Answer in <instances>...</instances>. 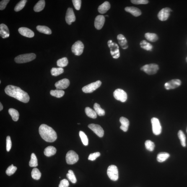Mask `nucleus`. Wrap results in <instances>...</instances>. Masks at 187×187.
I'll return each instance as SVG.
<instances>
[{"mask_svg": "<svg viewBox=\"0 0 187 187\" xmlns=\"http://www.w3.org/2000/svg\"><path fill=\"white\" fill-rule=\"evenodd\" d=\"M94 108L97 114L99 116H104L105 114V111L100 106L99 104L97 103L94 104Z\"/></svg>", "mask_w": 187, "mask_h": 187, "instance_id": "33", "label": "nucleus"}, {"mask_svg": "<svg viewBox=\"0 0 187 187\" xmlns=\"http://www.w3.org/2000/svg\"><path fill=\"white\" fill-rule=\"evenodd\" d=\"M41 174L39 170L37 168H34L31 172L32 178L36 180H39L41 177Z\"/></svg>", "mask_w": 187, "mask_h": 187, "instance_id": "37", "label": "nucleus"}, {"mask_svg": "<svg viewBox=\"0 0 187 187\" xmlns=\"http://www.w3.org/2000/svg\"><path fill=\"white\" fill-rule=\"evenodd\" d=\"M67 177L68 179L73 183H75L77 182V179L73 171L69 170L68 173L67 174Z\"/></svg>", "mask_w": 187, "mask_h": 187, "instance_id": "40", "label": "nucleus"}, {"mask_svg": "<svg viewBox=\"0 0 187 187\" xmlns=\"http://www.w3.org/2000/svg\"><path fill=\"white\" fill-rule=\"evenodd\" d=\"M50 93L52 96L59 98L64 95L65 92L61 89H56L55 90H51Z\"/></svg>", "mask_w": 187, "mask_h": 187, "instance_id": "32", "label": "nucleus"}, {"mask_svg": "<svg viewBox=\"0 0 187 187\" xmlns=\"http://www.w3.org/2000/svg\"><path fill=\"white\" fill-rule=\"evenodd\" d=\"M37 29L41 33L48 35H51L52 33L51 30L47 26L38 25L37 27Z\"/></svg>", "mask_w": 187, "mask_h": 187, "instance_id": "26", "label": "nucleus"}, {"mask_svg": "<svg viewBox=\"0 0 187 187\" xmlns=\"http://www.w3.org/2000/svg\"><path fill=\"white\" fill-rule=\"evenodd\" d=\"M108 45L110 50V53L113 57L114 59H118L120 56L119 47L116 43L112 42V40H109Z\"/></svg>", "mask_w": 187, "mask_h": 187, "instance_id": "5", "label": "nucleus"}, {"mask_svg": "<svg viewBox=\"0 0 187 187\" xmlns=\"http://www.w3.org/2000/svg\"><path fill=\"white\" fill-rule=\"evenodd\" d=\"M9 1V0H3L1 1L0 2V10H3L5 9Z\"/></svg>", "mask_w": 187, "mask_h": 187, "instance_id": "48", "label": "nucleus"}, {"mask_svg": "<svg viewBox=\"0 0 187 187\" xmlns=\"http://www.w3.org/2000/svg\"><path fill=\"white\" fill-rule=\"evenodd\" d=\"M186 62H187V57L186 58Z\"/></svg>", "mask_w": 187, "mask_h": 187, "instance_id": "52", "label": "nucleus"}, {"mask_svg": "<svg viewBox=\"0 0 187 187\" xmlns=\"http://www.w3.org/2000/svg\"><path fill=\"white\" fill-rule=\"evenodd\" d=\"M45 6V1L44 0L39 1L34 7V10L35 12H40L43 10Z\"/></svg>", "mask_w": 187, "mask_h": 187, "instance_id": "25", "label": "nucleus"}, {"mask_svg": "<svg viewBox=\"0 0 187 187\" xmlns=\"http://www.w3.org/2000/svg\"><path fill=\"white\" fill-rule=\"evenodd\" d=\"M100 156V153L99 152H96L94 153L90 154L89 156L88 159L89 160L94 161L95 160L97 157H99Z\"/></svg>", "mask_w": 187, "mask_h": 187, "instance_id": "46", "label": "nucleus"}, {"mask_svg": "<svg viewBox=\"0 0 187 187\" xmlns=\"http://www.w3.org/2000/svg\"><path fill=\"white\" fill-rule=\"evenodd\" d=\"M153 132L156 135H159L162 132V128L158 119L153 118L151 119Z\"/></svg>", "mask_w": 187, "mask_h": 187, "instance_id": "10", "label": "nucleus"}, {"mask_svg": "<svg viewBox=\"0 0 187 187\" xmlns=\"http://www.w3.org/2000/svg\"><path fill=\"white\" fill-rule=\"evenodd\" d=\"M39 133L42 139L47 142H54L57 138L56 131L46 124L41 125L39 128Z\"/></svg>", "mask_w": 187, "mask_h": 187, "instance_id": "2", "label": "nucleus"}, {"mask_svg": "<svg viewBox=\"0 0 187 187\" xmlns=\"http://www.w3.org/2000/svg\"><path fill=\"white\" fill-rule=\"evenodd\" d=\"M79 156L73 150L69 151L66 154V161L68 164L72 165L78 162Z\"/></svg>", "mask_w": 187, "mask_h": 187, "instance_id": "8", "label": "nucleus"}, {"mask_svg": "<svg viewBox=\"0 0 187 187\" xmlns=\"http://www.w3.org/2000/svg\"><path fill=\"white\" fill-rule=\"evenodd\" d=\"M86 114L88 116L92 118H96L97 117V114L95 110L89 107H87L85 109Z\"/></svg>", "mask_w": 187, "mask_h": 187, "instance_id": "30", "label": "nucleus"}, {"mask_svg": "<svg viewBox=\"0 0 187 187\" xmlns=\"http://www.w3.org/2000/svg\"><path fill=\"white\" fill-rule=\"evenodd\" d=\"M120 121L121 124L120 127V129L124 132L127 131L129 126V120L125 117H121L120 118Z\"/></svg>", "mask_w": 187, "mask_h": 187, "instance_id": "22", "label": "nucleus"}, {"mask_svg": "<svg viewBox=\"0 0 187 187\" xmlns=\"http://www.w3.org/2000/svg\"><path fill=\"white\" fill-rule=\"evenodd\" d=\"M117 39H118L119 44L122 48L124 49H126L128 48V45L127 41L124 35L122 34L118 35L117 36Z\"/></svg>", "mask_w": 187, "mask_h": 187, "instance_id": "20", "label": "nucleus"}, {"mask_svg": "<svg viewBox=\"0 0 187 187\" xmlns=\"http://www.w3.org/2000/svg\"><path fill=\"white\" fill-rule=\"evenodd\" d=\"M181 84V81L178 79H172L167 82L164 85L166 89L170 90L171 89H174L178 87Z\"/></svg>", "mask_w": 187, "mask_h": 187, "instance_id": "13", "label": "nucleus"}, {"mask_svg": "<svg viewBox=\"0 0 187 187\" xmlns=\"http://www.w3.org/2000/svg\"><path fill=\"white\" fill-rule=\"evenodd\" d=\"M19 33L24 36L31 38L34 37L35 33L33 31L27 27H21L19 29Z\"/></svg>", "mask_w": 187, "mask_h": 187, "instance_id": "18", "label": "nucleus"}, {"mask_svg": "<svg viewBox=\"0 0 187 187\" xmlns=\"http://www.w3.org/2000/svg\"><path fill=\"white\" fill-rule=\"evenodd\" d=\"M9 113L13 121H17L19 120V113L17 110L13 108H10L9 110Z\"/></svg>", "mask_w": 187, "mask_h": 187, "instance_id": "28", "label": "nucleus"}, {"mask_svg": "<svg viewBox=\"0 0 187 187\" xmlns=\"http://www.w3.org/2000/svg\"><path fill=\"white\" fill-rule=\"evenodd\" d=\"M79 135L80 137L81 140L83 144L85 146H87L89 144V139L87 136L85 134L84 132L82 131H80L79 132Z\"/></svg>", "mask_w": 187, "mask_h": 187, "instance_id": "39", "label": "nucleus"}, {"mask_svg": "<svg viewBox=\"0 0 187 187\" xmlns=\"http://www.w3.org/2000/svg\"><path fill=\"white\" fill-rule=\"evenodd\" d=\"M29 164V166L31 167H35L38 165L36 156L33 153L31 155V158Z\"/></svg>", "mask_w": 187, "mask_h": 187, "instance_id": "38", "label": "nucleus"}, {"mask_svg": "<svg viewBox=\"0 0 187 187\" xmlns=\"http://www.w3.org/2000/svg\"><path fill=\"white\" fill-rule=\"evenodd\" d=\"M105 17H108V15H106V16H105Z\"/></svg>", "mask_w": 187, "mask_h": 187, "instance_id": "51", "label": "nucleus"}, {"mask_svg": "<svg viewBox=\"0 0 187 187\" xmlns=\"http://www.w3.org/2000/svg\"><path fill=\"white\" fill-rule=\"evenodd\" d=\"M88 127L99 137L101 138L103 136L104 131L103 128L100 125L91 124L89 125Z\"/></svg>", "mask_w": 187, "mask_h": 187, "instance_id": "14", "label": "nucleus"}, {"mask_svg": "<svg viewBox=\"0 0 187 187\" xmlns=\"http://www.w3.org/2000/svg\"><path fill=\"white\" fill-rule=\"evenodd\" d=\"M12 146V143L10 136H8L6 138V150L7 152H9Z\"/></svg>", "mask_w": 187, "mask_h": 187, "instance_id": "45", "label": "nucleus"}, {"mask_svg": "<svg viewBox=\"0 0 187 187\" xmlns=\"http://www.w3.org/2000/svg\"><path fill=\"white\" fill-rule=\"evenodd\" d=\"M64 72V70L62 68H53L51 69V73L52 75L57 76L61 75Z\"/></svg>", "mask_w": 187, "mask_h": 187, "instance_id": "35", "label": "nucleus"}, {"mask_svg": "<svg viewBox=\"0 0 187 187\" xmlns=\"http://www.w3.org/2000/svg\"><path fill=\"white\" fill-rule=\"evenodd\" d=\"M0 35L3 39L7 38L9 36V28L5 24H1L0 25Z\"/></svg>", "mask_w": 187, "mask_h": 187, "instance_id": "19", "label": "nucleus"}, {"mask_svg": "<svg viewBox=\"0 0 187 187\" xmlns=\"http://www.w3.org/2000/svg\"><path fill=\"white\" fill-rule=\"evenodd\" d=\"M72 2L75 9L77 10H79L81 9L82 1L81 0H73Z\"/></svg>", "mask_w": 187, "mask_h": 187, "instance_id": "44", "label": "nucleus"}, {"mask_svg": "<svg viewBox=\"0 0 187 187\" xmlns=\"http://www.w3.org/2000/svg\"><path fill=\"white\" fill-rule=\"evenodd\" d=\"M83 44L80 41L76 42L71 47V50L76 56H79L82 54L84 49Z\"/></svg>", "mask_w": 187, "mask_h": 187, "instance_id": "9", "label": "nucleus"}, {"mask_svg": "<svg viewBox=\"0 0 187 187\" xmlns=\"http://www.w3.org/2000/svg\"><path fill=\"white\" fill-rule=\"evenodd\" d=\"M5 91L7 95L23 103H28L30 100L28 94L19 87L12 85H8L5 89Z\"/></svg>", "mask_w": 187, "mask_h": 187, "instance_id": "1", "label": "nucleus"}, {"mask_svg": "<svg viewBox=\"0 0 187 187\" xmlns=\"http://www.w3.org/2000/svg\"><path fill=\"white\" fill-rule=\"evenodd\" d=\"M170 156V154L166 152H160L157 155V160L159 162H163L166 160Z\"/></svg>", "mask_w": 187, "mask_h": 187, "instance_id": "27", "label": "nucleus"}, {"mask_svg": "<svg viewBox=\"0 0 187 187\" xmlns=\"http://www.w3.org/2000/svg\"><path fill=\"white\" fill-rule=\"evenodd\" d=\"M159 69L158 65L155 63L146 65L141 68V71L149 75H154L157 72Z\"/></svg>", "mask_w": 187, "mask_h": 187, "instance_id": "4", "label": "nucleus"}, {"mask_svg": "<svg viewBox=\"0 0 187 187\" xmlns=\"http://www.w3.org/2000/svg\"><path fill=\"white\" fill-rule=\"evenodd\" d=\"M76 20V17L72 9L69 8L67 11L66 16V21L68 24L71 25L72 22Z\"/></svg>", "mask_w": 187, "mask_h": 187, "instance_id": "15", "label": "nucleus"}, {"mask_svg": "<svg viewBox=\"0 0 187 187\" xmlns=\"http://www.w3.org/2000/svg\"><path fill=\"white\" fill-rule=\"evenodd\" d=\"M114 97L116 100L124 102L127 99V94L124 91L121 89H117L113 93Z\"/></svg>", "mask_w": 187, "mask_h": 187, "instance_id": "11", "label": "nucleus"}, {"mask_svg": "<svg viewBox=\"0 0 187 187\" xmlns=\"http://www.w3.org/2000/svg\"><path fill=\"white\" fill-rule=\"evenodd\" d=\"M125 10L135 17H139L142 14L140 9L134 7H126L125 8Z\"/></svg>", "mask_w": 187, "mask_h": 187, "instance_id": "21", "label": "nucleus"}, {"mask_svg": "<svg viewBox=\"0 0 187 187\" xmlns=\"http://www.w3.org/2000/svg\"><path fill=\"white\" fill-rule=\"evenodd\" d=\"M145 145L146 148L147 150L152 152L154 150L155 145L154 143L150 140H147L145 142Z\"/></svg>", "mask_w": 187, "mask_h": 187, "instance_id": "42", "label": "nucleus"}, {"mask_svg": "<svg viewBox=\"0 0 187 187\" xmlns=\"http://www.w3.org/2000/svg\"><path fill=\"white\" fill-rule=\"evenodd\" d=\"M107 174L109 178L113 181H116L118 178V172L116 166L111 165L109 166L107 170Z\"/></svg>", "mask_w": 187, "mask_h": 187, "instance_id": "6", "label": "nucleus"}, {"mask_svg": "<svg viewBox=\"0 0 187 187\" xmlns=\"http://www.w3.org/2000/svg\"><path fill=\"white\" fill-rule=\"evenodd\" d=\"M101 84L102 82L100 81L92 83L83 87L82 89L83 91L85 93H91L98 88Z\"/></svg>", "mask_w": 187, "mask_h": 187, "instance_id": "7", "label": "nucleus"}, {"mask_svg": "<svg viewBox=\"0 0 187 187\" xmlns=\"http://www.w3.org/2000/svg\"><path fill=\"white\" fill-rule=\"evenodd\" d=\"M36 56L33 53L19 55L15 58V61L18 63L29 62L35 59Z\"/></svg>", "mask_w": 187, "mask_h": 187, "instance_id": "3", "label": "nucleus"}, {"mask_svg": "<svg viewBox=\"0 0 187 187\" xmlns=\"http://www.w3.org/2000/svg\"><path fill=\"white\" fill-rule=\"evenodd\" d=\"M57 150L56 148L52 146H49L45 148L44 150V154L47 157H50L56 154Z\"/></svg>", "mask_w": 187, "mask_h": 187, "instance_id": "24", "label": "nucleus"}, {"mask_svg": "<svg viewBox=\"0 0 187 187\" xmlns=\"http://www.w3.org/2000/svg\"><path fill=\"white\" fill-rule=\"evenodd\" d=\"M68 63V60L66 57L60 59L57 61V65L58 67L61 68L65 67L67 65Z\"/></svg>", "mask_w": 187, "mask_h": 187, "instance_id": "36", "label": "nucleus"}, {"mask_svg": "<svg viewBox=\"0 0 187 187\" xmlns=\"http://www.w3.org/2000/svg\"><path fill=\"white\" fill-rule=\"evenodd\" d=\"M0 110L1 111V110H2L3 108V106L2 104L1 103H0Z\"/></svg>", "mask_w": 187, "mask_h": 187, "instance_id": "50", "label": "nucleus"}, {"mask_svg": "<svg viewBox=\"0 0 187 187\" xmlns=\"http://www.w3.org/2000/svg\"><path fill=\"white\" fill-rule=\"evenodd\" d=\"M17 167L14 166L13 164L10 166L6 170V173L8 175L11 176L15 173L17 170Z\"/></svg>", "mask_w": 187, "mask_h": 187, "instance_id": "43", "label": "nucleus"}, {"mask_svg": "<svg viewBox=\"0 0 187 187\" xmlns=\"http://www.w3.org/2000/svg\"><path fill=\"white\" fill-rule=\"evenodd\" d=\"M110 7V3L108 1H105L99 6L98 9V12L100 14H104L109 10Z\"/></svg>", "mask_w": 187, "mask_h": 187, "instance_id": "23", "label": "nucleus"}, {"mask_svg": "<svg viewBox=\"0 0 187 187\" xmlns=\"http://www.w3.org/2000/svg\"><path fill=\"white\" fill-rule=\"evenodd\" d=\"M105 22V18L103 15H99L95 18L94 26L96 29L100 30L103 27Z\"/></svg>", "mask_w": 187, "mask_h": 187, "instance_id": "16", "label": "nucleus"}, {"mask_svg": "<svg viewBox=\"0 0 187 187\" xmlns=\"http://www.w3.org/2000/svg\"><path fill=\"white\" fill-rule=\"evenodd\" d=\"M145 38L149 41L152 42H155L158 40V37L155 33H147L144 35Z\"/></svg>", "mask_w": 187, "mask_h": 187, "instance_id": "29", "label": "nucleus"}, {"mask_svg": "<svg viewBox=\"0 0 187 187\" xmlns=\"http://www.w3.org/2000/svg\"><path fill=\"white\" fill-rule=\"evenodd\" d=\"M70 82L69 80L65 79L57 82L55 84L57 89H65L69 87Z\"/></svg>", "mask_w": 187, "mask_h": 187, "instance_id": "17", "label": "nucleus"}, {"mask_svg": "<svg viewBox=\"0 0 187 187\" xmlns=\"http://www.w3.org/2000/svg\"><path fill=\"white\" fill-rule=\"evenodd\" d=\"M172 10L170 8L165 7L161 10L158 14V17L162 21H166L170 17V12Z\"/></svg>", "mask_w": 187, "mask_h": 187, "instance_id": "12", "label": "nucleus"}, {"mask_svg": "<svg viewBox=\"0 0 187 187\" xmlns=\"http://www.w3.org/2000/svg\"><path fill=\"white\" fill-rule=\"evenodd\" d=\"M140 45L141 48L147 51H151L152 49V45L145 40L142 41L140 42Z\"/></svg>", "mask_w": 187, "mask_h": 187, "instance_id": "31", "label": "nucleus"}, {"mask_svg": "<svg viewBox=\"0 0 187 187\" xmlns=\"http://www.w3.org/2000/svg\"><path fill=\"white\" fill-rule=\"evenodd\" d=\"M187 132V130H186Z\"/></svg>", "mask_w": 187, "mask_h": 187, "instance_id": "53", "label": "nucleus"}, {"mask_svg": "<svg viewBox=\"0 0 187 187\" xmlns=\"http://www.w3.org/2000/svg\"><path fill=\"white\" fill-rule=\"evenodd\" d=\"M131 2L136 5L147 4L149 3L147 0H132Z\"/></svg>", "mask_w": 187, "mask_h": 187, "instance_id": "47", "label": "nucleus"}, {"mask_svg": "<svg viewBox=\"0 0 187 187\" xmlns=\"http://www.w3.org/2000/svg\"><path fill=\"white\" fill-rule=\"evenodd\" d=\"M69 183L68 180L66 179H63L60 182L59 187H68Z\"/></svg>", "mask_w": 187, "mask_h": 187, "instance_id": "49", "label": "nucleus"}, {"mask_svg": "<svg viewBox=\"0 0 187 187\" xmlns=\"http://www.w3.org/2000/svg\"><path fill=\"white\" fill-rule=\"evenodd\" d=\"M178 136L180 140V143H181L182 146L184 147H186V136H185V135L183 131H182L181 130L179 131L178 133Z\"/></svg>", "mask_w": 187, "mask_h": 187, "instance_id": "34", "label": "nucleus"}, {"mask_svg": "<svg viewBox=\"0 0 187 187\" xmlns=\"http://www.w3.org/2000/svg\"><path fill=\"white\" fill-rule=\"evenodd\" d=\"M27 0H22L18 3L14 8V10L16 12H19L25 6L26 3H27Z\"/></svg>", "mask_w": 187, "mask_h": 187, "instance_id": "41", "label": "nucleus"}]
</instances>
